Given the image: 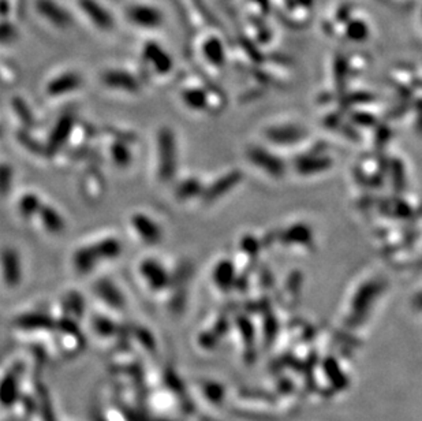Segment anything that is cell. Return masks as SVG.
I'll return each instance as SVG.
<instances>
[{
	"mask_svg": "<svg viewBox=\"0 0 422 421\" xmlns=\"http://www.w3.org/2000/svg\"><path fill=\"white\" fill-rule=\"evenodd\" d=\"M157 177L161 182H170L178 169V145L174 132L164 126L156 136Z\"/></svg>",
	"mask_w": 422,
	"mask_h": 421,
	"instance_id": "cell-1",
	"label": "cell"
},
{
	"mask_svg": "<svg viewBox=\"0 0 422 421\" xmlns=\"http://www.w3.org/2000/svg\"><path fill=\"white\" fill-rule=\"evenodd\" d=\"M126 19L136 28L155 31L163 26L164 12L156 4L146 1H133L125 8Z\"/></svg>",
	"mask_w": 422,
	"mask_h": 421,
	"instance_id": "cell-2",
	"label": "cell"
},
{
	"mask_svg": "<svg viewBox=\"0 0 422 421\" xmlns=\"http://www.w3.org/2000/svg\"><path fill=\"white\" fill-rule=\"evenodd\" d=\"M22 257L17 248L4 246L0 249V278L6 287L14 289L22 281Z\"/></svg>",
	"mask_w": 422,
	"mask_h": 421,
	"instance_id": "cell-3",
	"label": "cell"
},
{
	"mask_svg": "<svg viewBox=\"0 0 422 421\" xmlns=\"http://www.w3.org/2000/svg\"><path fill=\"white\" fill-rule=\"evenodd\" d=\"M82 15L101 32H109L115 28V18L100 0H77Z\"/></svg>",
	"mask_w": 422,
	"mask_h": 421,
	"instance_id": "cell-4",
	"label": "cell"
},
{
	"mask_svg": "<svg viewBox=\"0 0 422 421\" xmlns=\"http://www.w3.org/2000/svg\"><path fill=\"white\" fill-rule=\"evenodd\" d=\"M101 84L116 92L123 94H139L140 92V81L134 74L123 69H107L101 74Z\"/></svg>",
	"mask_w": 422,
	"mask_h": 421,
	"instance_id": "cell-5",
	"label": "cell"
},
{
	"mask_svg": "<svg viewBox=\"0 0 422 421\" xmlns=\"http://www.w3.org/2000/svg\"><path fill=\"white\" fill-rule=\"evenodd\" d=\"M142 60L153 73L159 76H167L174 69V60L171 55L156 42L145 43L142 48Z\"/></svg>",
	"mask_w": 422,
	"mask_h": 421,
	"instance_id": "cell-6",
	"label": "cell"
},
{
	"mask_svg": "<svg viewBox=\"0 0 422 421\" xmlns=\"http://www.w3.org/2000/svg\"><path fill=\"white\" fill-rule=\"evenodd\" d=\"M35 10L39 17L56 29H67L71 26V15L56 0H35Z\"/></svg>",
	"mask_w": 422,
	"mask_h": 421,
	"instance_id": "cell-7",
	"label": "cell"
},
{
	"mask_svg": "<svg viewBox=\"0 0 422 421\" xmlns=\"http://www.w3.org/2000/svg\"><path fill=\"white\" fill-rule=\"evenodd\" d=\"M130 226L134 234L146 245H156L163 239L160 225L148 214L136 212L130 216Z\"/></svg>",
	"mask_w": 422,
	"mask_h": 421,
	"instance_id": "cell-8",
	"label": "cell"
},
{
	"mask_svg": "<svg viewBox=\"0 0 422 421\" xmlns=\"http://www.w3.org/2000/svg\"><path fill=\"white\" fill-rule=\"evenodd\" d=\"M139 275L146 284V287H149L150 290H161L168 282L167 270L159 260L153 257H146L141 260L139 264Z\"/></svg>",
	"mask_w": 422,
	"mask_h": 421,
	"instance_id": "cell-9",
	"label": "cell"
},
{
	"mask_svg": "<svg viewBox=\"0 0 422 421\" xmlns=\"http://www.w3.org/2000/svg\"><path fill=\"white\" fill-rule=\"evenodd\" d=\"M82 85V77L77 71H64L51 78L46 85V94L49 97H60L74 94Z\"/></svg>",
	"mask_w": 422,
	"mask_h": 421,
	"instance_id": "cell-10",
	"label": "cell"
},
{
	"mask_svg": "<svg viewBox=\"0 0 422 421\" xmlns=\"http://www.w3.org/2000/svg\"><path fill=\"white\" fill-rule=\"evenodd\" d=\"M103 261L100 260L94 243L82 245L73 252L71 266L77 274L87 275L94 271Z\"/></svg>",
	"mask_w": 422,
	"mask_h": 421,
	"instance_id": "cell-11",
	"label": "cell"
},
{
	"mask_svg": "<svg viewBox=\"0 0 422 421\" xmlns=\"http://www.w3.org/2000/svg\"><path fill=\"white\" fill-rule=\"evenodd\" d=\"M74 129V118L71 114L62 115L53 129L51 130V135L48 137V149L49 151H58L60 146L64 145V142L69 140L71 132Z\"/></svg>",
	"mask_w": 422,
	"mask_h": 421,
	"instance_id": "cell-12",
	"label": "cell"
},
{
	"mask_svg": "<svg viewBox=\"0 0 422 421\" xmlns=\"http://www.w3.org/2000/svg\"><path fill=\"white\" fill-rule=\"evenodd\" d=\"M36 218H39L40 225L43 226V229L47 232L48 234L59 235L64 233V229H66L64 218L60 215V212L55 207L43 203Z\"/></svg>",
	"mask_w": 422,
	"mask_h": 421,
	"instance_id": "cell-13",
	"label": "cell"
},
{
	"mask_svg": "<svg viewBox=\"0 0 422 421\" xmlns=\"http://www.w3.org/2000/svg\"><path fill=\"white\" fill-rule=\"evenodd\" d=\"M249 157L258 169L264 170L268 174H272V175L283 174V163L281 160L263 148L252 149V152L249 153Z\"/></svg>",
	"mask_w": 422,
	"mask_h": 421,
	"instance_id": "cell-14",
	"label": "cell"
},
{
	"mask_svg": "<svg viewBox=\"0 0 422 421\" xmlns=\"http://www.w3.org/2000/svg\"><path fill=\"white\" fill-rule=\"evenodd\" d=\"M96 294L108 305L114 308H122L125 305V297L119 287L109 280H100L94 284Z\"/></svg>",
	"mask_w": 422,
	"mask_h": 421,
	"instance_id": "cell-15",
	"label": "cell"
},
{
	"mask_svg": "<svg viewBox=\"0 0 422 421\" xmlns=\"http://www.w3.org/2000/svg\"><path fill=\"white\" fill-rule=\"evenodd\" d=\"M94 249L100 257L101 261H112L118 257H121L123 252V245L119 238L116 237H104L97 241L92 242Z\"/></svg>",
	"mask_w": 422,
	"mask_h": 421,
	"instance_id": "cell-16",
	"label": "cell"
},
{
	"mask_svg": "<svg viewBox=\"0 0 422 421\" xmlns=\"http://www.w3.org/2000/svg\"><path fill=\"white\" fill-rule=\"evenodd\" d=\"M42 205H43V200L40 198V196L33 191H28L22 194L21 198L18 200L17 209L22 219H32L37 216Z\"/></svg>",
	"mask_w": 422,
	"mask_h": 421,
	"instance_id": "cell-17",
	"label": "cell"
},
{
	"mask_svg": "<svg viewBox=\"0 0 422 421\" xmlns=\"http://www.w3.org/2000/svg\"><path fill=\"white\" fill-rule=\"evenodd\" d=\"M109 157L116 169H128L133 162V153L130 146L123 141L112 142L109 148Z\"/></svg>",
	"mask_w": 422,
	"mask_h": 421,
	"instance_id": "cell-18",
	"label": "cell"
},
{
	"mask_svg": "<svg viewBox=\"0 0 422 421\" xmlns=\"http://www.w3.org/2000/svg\"><path fill=\"white\" fill-rule=\"evenodd\" d=\"M304 137V132L298 126L283 125L268 130V139L275 142H294Z\"/></svg>",
	"mask_w": 422,
	"mask_h": 421,
	"instance_id": "cell-19",
	"label": "cell"
},
{
	"mask_svg": "<svg viewBox=\"0 0 422 421\" xmlns=\"http://www.w3.org/2000/svg\"><path fill=\"white\" fill-rule=\"evenodd\" d=\"M202 55L209 63L215 66H220L225 60V48L219 39L208 37L202 43Z\"/></svg>",
	"mask_w": 422,
	"mask_h": 421,
	"instance_id": "cell-20",
	"label": "cell"
},
{
	"mask_svg": "<svg viewBox=\"0 0 422 421\" xmlns=\"http://www.w3.org/2000/svg\"><path fill=\"white\" fill-rule=\"evenodd\" d=\"M182 101L190 110L200 111L206 107V94L200 88H188L182 92Z\"/></svg>",
	"mask_w": 422,
	"mask_h": 421,
	"instance_id": "cell-21",
	"label": "cell"
},
{
	"mask_svg": "<svg viewBox=\"0 0 422 421\" xmlns=\"http://www.w3.org/2000/svg\"><path fill=\"white\" fill-rule=\"evenodd\" d=\"M201 185L197 180H188L185 182H181L177 189V196L181 200H190V197L200 194Z\"/></svg>",
	"mask_w": 422,
	"mask_h": 421,
	"instance_id": "cell-22",
	"label": "cell"
},
{
	"mask_svg": "<svg viewBox=\"0 0 422 421\" xmlns=\"http://www.w3.org/2000/svg\"><path fill=\"white\" fill-rule=\"evenodd\" d=\"M17 36V32L14 26L10 22L0 21V43H8L14 40Z\"/></svg>",
	"mask_w": 422,
	"mask_h": 421,
	"instance_id": "cell-23",
	"label": "cell"
},
{
	"mask_svg": "<svg viewBox=\"0 0 422 421\" xmlns=\"http://www.w3.org/2000/svg\"><path fill=\"white\" fill-rule=\"evenodd\" d=\"M12 180V174L10 167H0V193L7 191Z\"/></svg>",
	"mask_w": 422,
	"mask_h": 421,
	"instance_id": "cell-24",
	"label": "cell"
},
{
	"mask_svg": "<svg viewBox=\"0 0 422 421\" xmlns=\"http://www.w3.org/2000/svg\"><path fill=\"white\" fill-rule=\"evenodd\" d=\"M0 135H1V130H0Z\"/></svg>",
	"mask_w": 422,
	"mask_h": 421,
	"instance_id": "cell-25",
	"label": "cell"
}]
</instances>
